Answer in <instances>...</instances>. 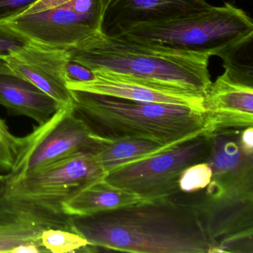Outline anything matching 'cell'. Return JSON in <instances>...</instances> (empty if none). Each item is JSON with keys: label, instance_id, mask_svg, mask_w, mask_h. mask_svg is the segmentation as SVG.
<instances>
[{"label": "cell", "instance_id": "8fae6325", "mask_svg": "<svg viewBox=\"0 0 253 253\" xmlns=\"http://www.w3.org/2000/svg\"><path fill=\"white\" fill-rule=\"evenodd\" d=\"M5 60L12 75L29 81L61 104L72 103L66 76L70 61L67 50L27 42Z\"/></svg>", "mask_w": 253, "mask_h": 253}, {"label": "cell", "instance_id": "7c38bea8", "mask_svg": "<svg viewBox=\"0 0 253 253\" xmlns=\"http://www.w3.org/2000/svg\"><path fill=\"white\" fill-rule=\"evenodd\" d=\"M100 32L116 36L136 25L186 17L211 8L206 0H100Z\"/></svg>", "mask_w": 253, "mask_h": 253}, {"label": "cell", "instance_id": "52a82bcc", "mask_svg": "<svg viewBox=\"0 0 253 253\" xmlns=\"http://www.w3.org/2000/svg\"><path fill=\"white\" fill-rule=\"evenodd\" d=\"M22 140L14 168L8 173L9 184L66 157L81 152L94 153L100 144L74 115L72 103L62 106Z\"/></svg>", "mask_w": 253, "mask_h": 253}, {"label": "cell", "instance_id": "44dd1931", "mask_svg": "<svg viewBox=\"0 0 253 253\" xmlns=\"http://www.w3.org/2000/svg\"><path fill=\"white\" fill-rule=\"evenodd\" d=\"M27 42L0 24V58L5 60L10 53L23 46Z\"/></svg>", "mask_w": 253, "mask_h": 253}, {"label": "cell", "instance_id": "30bf717a", "mask_svg": "<svg viewBox=\"0 0 253 253\" xmlns=\"http://www.w3.org/2000/svg\"><path fill=\"white\" fill-rule=\"evenodd\" d=\"M69 217L62 210L7 192L0 198V253H12L23 244H37L44 248L41 235L45 229L74 232Z\"/></svg>", "mask_w": 253, "mask_h": 253}, {"label": "cell", "instance_id": "484cf974", "mask_svg": "<svg viewBox=\"0 0 253 253\" xmlns=\"http://www.w3.org/2000/svg\"><path fill=\"white\" fill-rule=\"evenodd\" d=\"M9 181L8 174H0V198L6 195L8 192Z\"/></svg>", "mask_w": 253, "mask_h": 253}, {"label": "cell", "instance_id": "8992f818", "mask_svg": "<svg viewBox=\"0 0 253 253\" xmlns=\"http://www.w3.org/2000/svg\"><path fill=\"white\" fill-rule=\"evenodd\" d=\"M210 135L204 132L160 153L115 169L104 179L113 186L152 201L181 193L179 180L190 166L207 162Z\"/></svg>", "mask_w": 253, "mask_h": 253}, {"label": "cell", "instance_id": "5b68a950", "mask_svg": "<svg viewBox=\"0 0 253 253\" xmlns=\"http://www.w3.org/2000/svg\"><path fill=\"white\" fill-rule=\"evenodd\" d=\"M100 0H35L0 24L26 41L69 49L100 32Z\"/></svg>", "mask_w": 253, "mask_h": 253}, {"label": "cell", "instance_id": "cb8c5ba5", "mask_svg": "<svg viewBox=\"0 0 253 253\" xmlns=\"http://www.w3.org/2000/svg\"><path fill=\"white\" fill-rule=\"evenodd\" d=\"M240 140L243 149L247 154L253 155V126L244 128L241 131Z\"/></svg>", "mask_w": 253, "mask_h": 253}, {"label": "cell", "instance_id": "603a6c76", "mask_svg": "<svg viewBox=\"0 0 253 253\" xmlns=\"http://www.w3.org/2000/svg\"><path fill=\"white\" fill-rule=\"evenodd\" d=\"M35 1V0H0V21L17 14Z\"/></svg>", "mask_w": 253, "mask_h": 253}, {"label": "cell", "instance_id": "9c48e42d", "mask_svg": "<svg viewBox=\"0 0 253 253\" xmlns=\"http://www.w3.org/2000/svg\"><path fill=\"white\" fill-rule=\"evenodd\" d=\"M242 130H224L210 134L207 162L212 178L203 193L209 198L253 201V155L243 149Z\"/></svg>", "mask_w": 253, "mask_h": 253}, {"label": "cell", "instance_id": "7a4b0ae2", "mask_svg": "<svg viewBox=\"0 0 253 253\" xmlns=\"http://www.w3.org/2000/svg\"><path fill=\"white\" fill-rule=\"evenodd\" d=\"M70 61L94 73L170 94L204 99L211 56L94 32L67 49Z\"/></svg>", "mask_w": 253, "mask_h": 253}, {"label": "cell", "instance_id": "277c9868", "mask_svg": "<svg viewBox=\"0 0 253 253\" xmlns=\"http://www.w3.org/2000/svg\"><path fill=\"white\" fill-rule=\"evenodd\" d=\"M112 37L223 59L253 38V23L244 10L225 2L186 17L131 26Z\"/></svg>", "mask_w": 253, "mask_h": 253}, {"label": "cell", "instance_id": "ac0fdd59", "mask_svg": "<svg viewBox=\"0 0 253 253\" xmlns=\"http://www.w3.org/2000/svg\"><path fill=\"white\" fill-rule=\"evenodd\" d=\"M41 244L47 252L53 253L88 252L89 246L86 240L76 232L54 228L42 232Z\"/></svg>", "mask_w": 253, "mask_h": 253}, {"label": "cell", "instance_id": "4fadbf2b", "mask_svg": "<svg viewBox=\"0 0 253 253\" xmlns=\"http://www.w3.org/2000/svg\"><path fill=\"white\" fill-rule=\"evenodd\" d=\"M206 133L243 130L253 125V84L225 72L211 82L204 97Z\"/></svg>", "mask_w": 253, "mask_h": 253}, {"label": "cell", "instance_id": "5bb4252c", "mask_svg": "<svg viewBox=\"0 0 253 253\" xmlns=\"http://www.w3.org/2000/svg\"><path fill=\"white\" fill-rule=\"evenodd\" d=\"M0 105L13 115H23L42 125L62 106L38 87L12 74H0Z\"/></svg>", "mask_w": 253, "mask_h": 253}, {"label": "cell", "instance_id": "6da1fadb", "mask_svg": "<svg viewBox=\"0 0 253 253\" xmlns=\"http://www.w3.org/2000/svg\"><path fill=\"white\" fill-rule=\"evenodd\" d=\"M181 194V193H180ZM179 195L86 215H69L74 232L94 248L141 253H218L195 200Z\"/></svg>", "mask_w": 253, "mask_h": 253}, {"label": "cell", "instance_id": "e0dca14e", "mask_svg": "<svg viewBox=\"0 0 253 253\" xmlns=\"http://www.w3.org/2000/svg\"><path fill=\"white\" fill-rule=\"evenodd\" d=\"M169 148L171 147L143 139H121L114 141L100 140L98 148L94 154L106 174L115 169L156 155Z\"/></svg>", "mask_w": 253, "mask_h": 253}, {"label": "cell", "instance_id": "7402d4cb", "mask_svg": "<svg viewBox=\"0 0 253 253\" xmlns=\"http://www.w3.org/2000/svg\"><path fill=\"white\" fill-rule=\"evenodd\" d=\"M66 81L69 82H87L95 78V74L85 66L69 61L66 66Z\"/></svg>", "mask_w": 253, "mask_h": 253}, {"label": "cell", "instance_id": "4316f807", "mask_svg": "<svg viewBox=\"0 0 253 253\" xmlns=\"http://www.w3.org/2000/svg\"><path fill=\"white\" fill-rule=\"evenodd\" d=\"M0 74H12L7 66L5 60L1 58H0Z\"/></svg>", "mask_w": 253, "mask_h": 253}, {"label": "cell", "instance_id": "2e32d148", "mask_svg": "<svg viewBox=\"0 0 253 253\" xmlns=\"http://www.w3.org/2000/svg\"><path fill=\"white\" fill-rule=\"evenodd\" d=\"M140 201L137 195L113 186L103 178L80 190L63 203L62 209L68 215H86Z\"/></svg>", "mask_w": 253, "mask_h": 253}, {"label": "cell", "instance_id": "d6986e66", "mask_svg": "<svg viewBox=\"0 0 253 253\" xmlns=\"http://www.w3.org/2000/svg\"><path fill=\"white\" fill-rule=\"evenodd\" d=\"M22 137L11 134L0 118V174H8L14 168L22 146Z\"/></svg>", "mask_w": 253, "mask_h": 253}, {"label": "cell", "instance_id": "d4e9b609", "mask_svg": "<svg viewBox=\"0 0 253 253\" xmlns=\"http://www.w3.org/2000/svg\"><path fill=\"white\" fill-rule=\"evenodd\" d=\"M47 252L45 249L37 244H23L16 247L12 251V253H38Z\"/></svg>", "mask_w": 253, "mask_h": 253}, {"label": "cell", "instance_id": "3957f363", "mask_svg": "<svg viewBox=\"0 0 253 253\" xmlns=\"http://www.w3.org/2000/svg\"><path fill=\"white\" fill-rule=\"evenodd\" d=\"M72 112L101 141L136 138L175 146L206 132L204 111L71 90Z\"/></svg>", "mask_w": 253, "mask_h": 253}, {"label": "cell", "instance_id": "ba28073f", "mask_svg": "<svg viewBox=\"0 0 253 253\" xmlns=\"http://www.w3.org/2000/svg\"><path fill=\"white\" fill-rule=\"evenodd\" d=\"M105 176L106 173L93 152H81L59 160L10 183L8 193L63 211V202Z\"/></svg>", "mask_w": 253, "mask_h": 253}, {"label": "cell", "instance_id": "9a60e30c", "mask_svg": "<svg viewBox=\"0 0 253 253\" xmlns=\"http://www.w3.org/2000/svg\"><path fill=\"white\" fill-rule=\"evenodd\" d=\"M94 74L95 78L93 81L67 83L68 88L135 101L191 106L204 112V99L170 94L139 84L115 79L103 74Z\"/></svg>", "mask_w": 253, "mask_h": 253}, {"label": "cell", "instance_id": "ffe728a7", "mask_svg": "<svg viewBox=\"0 0 253 253\" xmlns=\"http://www.w3.org/2000/svg\"><path fill=\"white\" fill-rule=\"evenodd\" d=\"M212 178V171L206 162L194 164L186 168L179 180L181 193H192L206 189Z\"/></svg>", "mask_w": 253, "mask_h": 253}]
</instances>
